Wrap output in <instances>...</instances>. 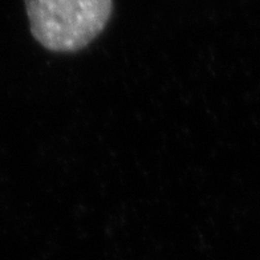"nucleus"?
Segmentation results:
<instances>
[{
  "label": "nucleus",
  "mask_w": 260,
  "mask_h": 260,
  "mask_svg": "<svg viewBox=\"0 0 260 260\" xmlns=\"http://www.w3.org/2000/svg\"><path fill=\"white\" fill-rule=\"evenodd\" d=\"M31 34L45 49H84L104 31L113 0H24Z\"/></svg>",
  "instance_id": "obj_1"
}]
</instances>
